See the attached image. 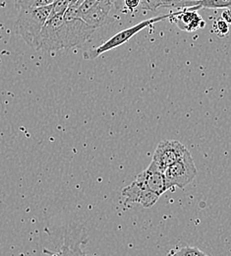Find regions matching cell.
Segmentation results:
<instances>
[{"label": "cell", "mask_w": 231, "mask_h": 256, "mask_svg": "<svg viewBox=\"0 0 231 256\" xmlns=\"http://www.w3.org/2000/svg\"><path fill=\"white\" fill-rule=\"evenodd\" d=\"M32 48L45 52H54L67 48L66 22L63 16L49 17Z\"/></svg>", "instance_id": "2"}, {"label": "cell", "mask_w": 231, "mask_h": 256, "mask_svg": "<svg viewBox=\"0 0 231 256\" xmlns=\"http://www.w3.org/2000/svg\"><path fill=\"white\" fill-rule=\"evenodd\" d=\"M141 0H123V8L129 12H134L140 7Z\"/></svg>", "instance_id": "18"}, {"label": "cell", "mask_w": 231, "mask_h": 256, "mask_svg": "<svg viewBox=\"0 0 231 256\" xmlns=\"http://www.w3.org/2000/svg\"><path fill=\"white\" fill-rule=\"evenodd\" d=\"M70 6L69 0H54L51 4V12L49 17L63 16Z\"/></svg>", "instance_id": "16"}, {"label": "cell", "mask_w": 231, "mask_h": 256, "mask_svg": "<svg viewBox=\"0 0 231 256\" xmlns=\"http://www.w3.org/2000/svg\"><path fill=\"white\" fill-rule=\"evenodd\" d=\"M112 3L116 9H118V10L123 9V0H112Z\"/></svg>", "instance_id": "20"}, {"label": "cell", "mask_w": 231, "mask_h": 256, "mask_svg": "<svg viewBox=\"0 0 231 256\" xmlns=\"http://www.w3.org/2000/svg\"><path fill=\"white\" fill-rule=\"evenodd\" d=\"M193 7L208 9H231V0H199L193 3Z\"/></svg>", "instance_id": "13"}, {"label": "cell", "mask_w": 231, "mask_h": 256, "mask_svg": "<svg viewBox=\"0 0 231 256\" xmlns=\"http://www.w3.org/2000/svg\"><path fill=\"white\" fill-rule=\"evenodd\" d=\"M198 7L184 8L178 11V13L172 17L175 20L177 27L184 32H195L204 27L205 22L197 12Z\"/></svg>", "instance_id": "9"}, {"label": "cell", "mask_w": 231, "mask_h": 256, "mask_svg": "<svg viewBox=\"0 0 231 256\" xmlns=\"http://www.w3.org/2000/svg\"></svg>", "instance_id": "22"}, {"label": "cell", "mask_w": 231, "mask_h": 256, "mask_svg": "<svg viewBox=\"0 0 231 256\" xmlns=\"http://www.w3.org/2000/svg\"><path fill=\"white\" fill-rule=\"evenodd\" d=\"M222 18L231 26V9H225L222 13Z\"/></svg>", "instance_id": "19"}, {"label": "cell", "mask_w": 231, "mask_h": 256, "mask_svg": "<svg viewBox=\"0 0 231 256\" xmlns=\"http://www.w3.org/2000/svg\"><path fill=\"white\" fill-rule=\"evenodd\" d=\"M121 194L125 199V205L140 204L144 208L153 207L161 197L158 194L142 188L135 180L130 186L124 188Z\"/></svg>", "instance_id": "7"}, {"label": "cell", "mask_w": 231, "mask_h": 256, "mask_svg": "<svg viewBox=\"0 0 231 256\" xmlns=\"http://www.w3.org/2000/svg\"><path fill=\"white\" fill-rule=\"evenodd\" d=\"M177 13H178V11L174 12V13H171V14H165V15H161V16H158V17L150 18V19L144 20V21L134 25L130 28H127L123 31H120V32H117L116 34H114L113 36H111L109 40H107L104 44L99 46L98 48L86 50L83 54V58H84V60H95L100 56H102L103 54H105L109 50H112L114 48H117L120 46L124 44L125 42H127L129 40H131L134 36H136L138 32H141L142 30H144V29H146V28H148V27H150L154 24H157L161 21H164L166 19H171Z\"/></svg>", "instance_id": "3"}, {"label": "cell", "mask_w": 231, "mask_h": 256, "mask_svg": "<svg viewBox=\"0 0 231 256\" xmlns=\"http://www.w3.org/2000/svg\"><path fill=\"white\" fill-rule=\"evenodd\" d=\"M199 0H141L140 9L158 11L160 9H184L193 7V3Z\"/></svg>", "instance_id": "12"}, {"label": "cell", "mask_w": 231, "mask_h": 256, "mask_svg": "<svg viewBox=\"0 0 231 256\" xmlns=\"http://www.w3.org/2000/svg\"><path fill=\"white\" fill-rule=\"evenodd\" d=\"M214 32H216V34H218L220 38H225L230 34L231 30V26L221 17L219 19H217L214 22Z\"/></svg>", "instance_id": "17"}, {"label": "cell", "mask_w": 231, "mask_h": 256, "mask_svg": "<svg viewBox=\"0 0 231 256\" xmlns=\"http://www.w3.org/2000/svg\"><path fill=\"white\" fill-rule=\"evenodd\" d=\"M67 30V48L84 44L96 31L81 17L65 20Z\"/></svg>", "instance_id": "6"}, {"label": "cell", "mask_w": 231, "mask_h": 256, "mask_svg": "<svg viewBox=\"0 0 231 256\" xmlns=\"http://www.w3.org/2000/svg\"><path fill=\"white\" fill-rule=\"evenodd\" d=\"M135 182L142 188L162 196L168 190L165 172L154 170L150 166L140 172Z\"/></svg>", "instance_id": "8"}, {"label": "cell", "mask_w": 231, "mask_h": 256, "mask_svg": "<svg viewBox=\"0 0 231 256\" xmlns=\"http://www.w3.org/2000/svg\"><path fill=\"white\" fill-rule=\"evenodd\" d=\"M168 190L178 188L184 190L197 176V168L192 155L187 151L180 160L169 166L165 172Z\"/></svg>", "instance_id": "4"}, {"label": "cell", "mask_w": 231, "mask_h": 256, "mask_svg": "<svg viewBox=\"0 0 231 256\" xmlns=\"http://www.w3.org/2000/svg\"><path fill=\"white\" fill-rule=\"evenodd\" d=\"M53 1L54 0H15V7L18 11L23 9L40 8L51 5Z\"/></svg>", "instance_id": "14"}, {"label": "cell", "mask_w": 231, "mask_h": 256, "mask_svg": "<svg viewBox=\"0 0 231 256\" xmlns=\"http://www.w3.org/2000/svg\"><path fill=\"white\" fill-rule=\"evenodd\" d=\"M112 7H113L112 0H105L99 4L98 6H96L95 8H93L91 11H89L88 13L83 15L81 18L89 26H91L97 30L98 28L101 27L105 23Z\"/></svg>", "instance_id": "10"}, {"label": "cell", "mask_w": 231, "mask_h": 256, "mask_svg": "<svg viewBox=\"0 0 231 256\" xmlns=\"http://www.w3.org/2000/svg\"><path fill=\"white\" fill-rule=\"evenodd\" d=\"M167 256H207L204 252L200 250L194 246H182L180 248H175L170 250Z\"/></svg>", "instance_id": "15"}, {"label": "cell", "mask_w": 231, "mask_h": 256, "mask_svg": "<svg viewBox=\"0 0 231 256\" xmlns=\"http://www.w3.org/2000/svg\"><path fill=\"white\" fill-rule=\"evenodd\" d=\"M79 1H83V0H69V2H70V5H72V4H75V3H77V2H79Z\"/></svg>", "instance_id": "21"}, {"label": "cell", "mask_w": 231, "mask_h": 256, "mask_svg": "<svg viewBox=\"0 0 231 256\" xmlns=\"http://www.w3.org/2000/svg\"><path fill=\"white\" fill-rule=\"evenodd\" d=\"M50 12L51 5L18 11L15 30L28 46H33L34 40L40 34L46 21L48 20Z\"/></svg>", "instance_id": "1"}, {"label": "cell", "mask_w": 231, "mask_h": 256, "mask_svg": "<svg viewBox=\"0 0 231 256\" xmlns=\"http://www.w3.org/2000/svg\"><path fill=\"white\" fill-rule=\"evenodd\" d=\"M85 242L86 240L81 242L80 240H76L73 236V232L71 230H67L64 236V244L59 252H53L48 250H43V252L49 256H98L96 254L88 256L83 252L81 250V244Z\"/></svg>", "instance_id": "11"}, {"label": "cell", "mask_w": 231, "mask_h": 256, "mask_svg": "<svg viewBox=\"0 0 231 256\" xmlns=\"http://www.w3.org/2000/svg\"><path fill=\"white\" fill-rule=\"evenodd\" d=\"M187 151V148L177 140H164L159 143L149 166L165 172L169 166L180 160Z\"/></svg>", "instance_id": "5"}]
</instances>
